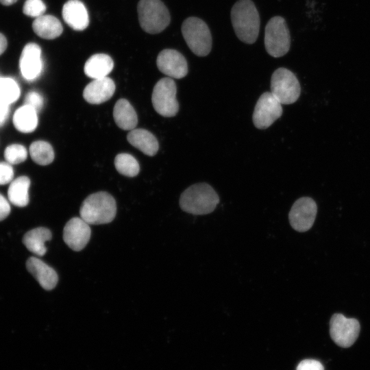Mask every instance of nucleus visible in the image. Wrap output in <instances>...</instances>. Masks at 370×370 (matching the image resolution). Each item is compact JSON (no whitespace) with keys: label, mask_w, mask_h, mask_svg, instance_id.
Returning <instances> with one entry per match:
<instances>
[{"label":"nucleus","mask_w":370,"mask_h":370,"mask_svg":"<svg viewBox=\"0 0 370 370\" xmlns=\"http://www.w3.org/2000/svg\"><path fill=\"white\" fill-rule=\"evenodd\" d=\"M231 21L236 36L241 41L252 44L260 29L258 12L251 0H238L231 10Z\"/></svg>","instance_id":"f257e3e1"},{"label":"nucleus","mask_w":370,"mask_h":370,"mask_svg":"<svg viewBox=\"0 0 370 370\" xmlns=\"http://www.w3.org/2000/svg\"><path fill=\"white\" fill-rule=\"evenodd\" d=\"M219 197L207 183H197L188 187L180 195L181 209L193 214H207L214 211Z\"/></svg>","instance_id":"f03ea898"},{"label":"nucleus","mask_w":370,"mask_h":370,"mask_svg":"<svg viewBox=\"0 0 370 370\" xmlns=\"http://www.w3.org/2000/svg\"><path fill=\"white\" fill-rule=\"evenodd\" d=\"M116 213L114 197L106 192H98L88 196L80 207V217L89 225L110 223Z\"/></svg>","instance_id":"7ed1b4c3"},{"label":"nucleus","mask_w":370,"mask_h":370,"mask_svg":"<svg viewBox=\"0 0 370 370\" xmlns=\"http://www.w3.org/2000/svg\"><path fill=\"white\" fill-rule=\"evenodd\" d=\"M139 24L147 33L162 32L169 25V12L160 0H140L137 5Z\"/></svg>","instance_id":"20e7f679"},{"label":"nucleus","mask_w":370,"mask_h":370,"mask_svg":"<svg viewBox=\"0 0 370 370\" xmlns=\"http://www.w3.org/2000/svg\"><path fill=\"white\" fill-rule=\"evenodd\" d=\"M182 36L193 53L206 56L211 51L212 36L207 24L201 18L191 16L182 25Z\"/></svg>","instance_id":"39448f33"},{"label":"nucleus","mask_w":370,"mask_h":370,"mask_svg":"<svg viewBox=\"0 0 370 370\" xmlns=\"http://www.w3.org/2000/svg\"><path fill=\"white\" fill-rule=\"evenodd\" d=\"M264 46L267 53L274 58L282 57L289 51L291 36L284 18L276 16L268 21L265 27Z\"/></svg>","instance_id":"423d86ee"},{"label":"nucleus","mask_w":370,"mask_h":370,"mask_svg":"<svg viewBox=\"0 0 370 370\" xmlns=\"http://www.w3.org/2000/svg\"><path fill=\"white\" fill-rule=\"evenodd\" d=\"M271 92L282 104H291L300 95V84L292 71L278 68L271 75Z\"/></svg>","instance_id":"0eeeda50"},{"label":"nucleus","mask_w":370,"mask_h":370,"mask_svg":"<svg viewBox=\"0 0 370 370\" xmlns=\"http://www.w3.org/2000/svg\"><path fill=\"white\" fill-rule=\"evenodd\" d=\"M177 86L171 77L160 79L154 86L151 101L155 110L165 117L174 116L179 110Z\"/></svg>","instance_id":"6e6552de"},{"label":"nucleus","mask_w":370,"mask_h":370,"mask_svg":"<svg viewBox=\"0 0 370 370\" xmlns=\"http://www.w3.org/2000/svg\"><path fill=\"white\" fill-rule=\"evenodd\" d=\"M360 323L354 318H347L342 314H333L330 321V334L334 342L340 347L352 346L360 332Z\"/></svg>","instance_id":"1a4fd4ad"},{"label":"nucleus","mask_w":370,"mask_h":370,"mask_svg":"<svg viewBox=\"0 0 370 370\" xmlns=\"http://www.w3.org/2000/svg\"><path fill=\"white\" fill-rule=\"evenodd\" d=\"M282 112V103L271 92H265L256 102L252 116L253 123L258 129H267L281 116Z\"/></svg>","instance_id":"9d476101"},{"label":"nucleus","mask_w":370,"mask_h":370,"mask_svg":"<svg viewBox=\"0 0 370 370\" xmlns=\"http://www.w3.org/2000/svg\"><path fill=\"white\" fill-rule=\"evenodd\" d=\"M317 212V204L312 198L303 197L298 199L288 214L291 227L299 232L309 230L314 222Z\"/></svg>","instance_id":"9b49d317"},{"label":"nucleus","mask_w":370,"mask_h":370,"mask_svg":"<svg viewBox=\"0 0 370 370\" xmlns=\"http://www.w3.org/2000/svg\"><path fill=\"white\" fill-rule=\"evenodd\" d=\"M158 69L171 78L181 79L188 73V64L184 56L172 49L160 51L156 59Z\"/></svg>","instance_id":"f8f14e48"},{"label":"nucleus","mask_w":370,"mask_h":370,"mask_svg":"<svg viewBox=\"0 0 370 370\" xmlns=\"http://www.w3.org/2000/svg\"><path fill=\"white\" fill-rule=\"evenodd\" d=\"M90 225L81 217H73L65 225L63 239L65 243L75 251H81L90 240Z\"/></svg>","instance_id":"ddd939ff"},{"label":"nucleus","mask_w":370,"mask_h":370,"mask_svg":"<svg viewBox=\"0 0 370 370\" xmlns=\"http://www.w3.org/2000/svg\"><path fill=\"white\" fill-rule=\"evenodd\" d=\"M41 55V49L36 43L29 42L24 47L19 60V66L26 80H34L41 74L43 67Z\"/></svg>","instance_id":"4468645a"},{"label":"nucleus","mask_w":370,"mask_h":370,"mask_svg":"<svg viewBox=\"0 0 370 370\" xmlns=\"http://www.w3.org/2000/svg\"><path fill=\"white\" fill-rule=\"evenodd\" d=\"M114 81L108 77L95 79L86 86L84 99L91 104H100L109 100L115 91Z\"/></svg>","instance_id":"2eb2a0df"},{"label":"nucleus","mask_w":370,"mask_h":370,"mask_svg":"<svg viewBox=\"0 0 370 370\" xmlns=\"http://www.w3.org/2000/svg\"><path fill=\"white\" fill-rule=\"evenodd\" d=\"M62 14L65 23L74 30L82 31L88 26L87 9L79 0L66 1L62 7Z\"/></svg>","instance_id":"dca6fc26"},{"label":"nucleus","mask_w":370,"mask_h":370,"mask_svg":"<svg viewBox=\"0 0 370 370\" xmlns=\"http://www.w3.org/2000/svg\"><path fill=\"white\" fill-rule=\"evenodd\" d=\"M26 267L44 289L49 291L56 286L58 281L57 273L39 258L30 257L27 260Z\"/></svg>","instance_id":"f3484780"},{"label":"nucleus","mask_w":370,"mask_h":370,"mask_svg":"<svg viewBox=\"0 0 370 370\" xmlns=\"http://www.w3.org/2000/svg\"><path fill=\"white\" fill-rule=\"evenodd\" d=\"M128 142L145 155L153 156L159 149L155 136L145 129H134L127 136Z\"/></svg>","instance_id":"a211bd4d"},{"label":"nucleus","mask_w":370,"mask_h":370,"mask_svg":"<svg viewBox=\"0 0 370 370\" xmlns=\"http://www.w3.org/2000/svg\"><path fill=\"white\" fill-rule=\"evenodd\" d=\"M114 68V62L108 54L96 53L90 56L84 67V73L93 79L107 77Z\"/></svg>","instance_id":"6ab92c4d"},{"label":"nucleus","mask_w":370,"mask_h":370,"mask_svg":"<svg viewBox=\"0 0 370 370\" xmlns=\"http://www.w3.org/2000/svg\"><path fill=\"white\" fill-rule=\"evenodd\" d=\"M34 33L39 37L52 40L60 36L63 31L61 22L52 15H42L35 18L32 23Z\"/></svg>","instance_id":"aec40b11"},{"label":"nucleus","mask_w":370,"mask_h":370,"mask_svg":"<svg viewBox=\"0 0 370 370\" xmlns=\"http://www.w3.org/2000/svg\"><path fill=\"white\" fill-rule=\"evenodd\" d=\"M113 117L116 125L124 130H132L138 123L136 112L125 99L116 101L113 110Z\"/></svg>","instance_id":"412c9836"},{"label":"nucleus","mask_w":370,"mask_h":370,"mask_svg":"<svg viewBox=\"0 0 370 370\" xmlns=\"http://www.w3.org/2000/svg\"><path fill=\"white\" fill-rule=\"evenodd\" d=\"M51 232L46 227H36L27 232L23 236V243L29 251L42 256L47 251L45 242L51 240Z\"/></svg>","instance_id":"4be33fe9"},{"label":"nucleus","mask_w":370,"mask_h":370,"mask_svg":"<svg viewBox=\"0 0 370 370\" xmlns=\"http://www.w3.org/2000/svg\"><path fill=\"white\" fill-rule=\"evenodd\" d=\"M30 180L26 176H21L10 184L8 190L9 201L18 207L26 206L29 203V188Z\"/></svg>","instance_id":"5701e85b"},{"label":"nucleus","mask_w":370,"mask_h":370,"mask_svg":"<svg viewBox=\"0 0 370 370\" xmlns=\"http://www.w3.org/2000/svg\"><path fill=\"white\" fill-rule=\"evenodd\" d=\"M13 123L15 127L21 132H32L38 125L37 111L25 104L15 112Z\"/></svg>","instance_id":"b1692460"},{"label":"nucleus","mask_w":370,"mask_h":370,"mask_svg":"<svg viewBox=\"0 0 370 370\" xmlns=\"http://www.w3.org/2000/svg\"><path fill=\"white\" fill-rule=\"evenodd\" d=\"M29 152L32 160L40 165L49 164L53 161L55 156L52 146L43 140L32 143Z\"/></svg>","instance_id":"393cba45"},{"label":"nucleus","mask_w":370,"mask_h":370,"mask_svg":"<svg viewBox=\"0 0 370 370\" xmlns=\"http://www.w3.org/2000/svg\"><path fill=\"white\" fill-rule=\"evenodd\" d=\"M116 171L127 177H134L140 171V166L136 159L131 154L122 153L116 155L114 159Z\"/></svg>","instance_id":"a878e982"},{"label":"nucleus","mask_w":370,"mask_h":370,"mask_svg":"<svg viewBox=\"0 0 370 370\" xmlns=\"http://www.w3.org/2000/svg\"><path fill=\"white\" fill-rule=\"evenodd\" d=\"M19 96V86L13 79L0 77V101L9 105L16 101Z\"/></svg>","instance_id":"bb28decb"},{"label":"nucleus","mask_w":370,"mask_h":370,"mask_svg":"<svg viewBox=\"0 0 370 370\" xmlns=\"http://www.w3.org/2000/svg\"><path fill=\"white\" fill-rule=\"evenodd\" d=\"M27 156L25 147L21 145L13 144L6 147L4 157L9 164H16L25 161Z\"/></svg>","instance_id":"cd10ccee"},{"label":"nucleus","mask_w":370,"mask_h":370,"mask_svg":"<svg viewBox=\"0 0 370 370\" xmlns=\"http://www.w3.org/2000/svg\"><path fill=\"white\" fill-rule=\"evenodd\" d=\"M46 5L42 0H26L23 7V12L31 17L37 18L44 14Z\"/></svg>","instance_id":"c85d7f7f"},{"label":"nucleus","mask_w":370,"mask_h":370,"mask_svg":"<svg viewBox=\"0 0 370 370\" xmlns=\"http://www.w3.org/2000/svg\"><path fill=\"white\" fill-rule=\"evenodd\" d=\"M25 103L38 112L42 108L44 100L40 94L36 91H31L26 95Z\"/></svg>","instance_id":"c756f323"},{"label":"nucleus","mask_w":370,"mask_h":370,"mask_svg":"<svg viewBox=\"0 0 370 370\" xmlns=\"http://www.w3.org/2000/svg\"><path fill=\"white\" fill-rule=\"evenodd\" d=\"M14 176V171L10 164L0 163V185L6 184L12 181Z\"/></svg>","instance_id":"7c9ffc66"},{"label":"nucleus","mask_w":370,"mask_h":370,"mask_svg":"<svg viewBox=\"0 0 370 370\" xmlns=\"http://www.w3.org/2000/svg\"><path fill=\"white\" fill-rule=\"evenodd\" d=\"M296 370H324V367L318 360L305 359L299 363Z\"/></svg>","instance_id":"2f4dec72"},{"label":"nucleus","mask_w":370,"mask_h":370,"mask_svg":"<svg viewBox=\"0 0 370 370\" xmlns=\"http://www.w3.org/2000/svg\"><path fill=\"white\" fill-rule=\"evenodd\" d=\"M10 212V206L8 200L0 194V221L5 219Z\"/></svg>","instance_id":"473e14b6"},{"label":"nucleus","mask_w":370,"mask_h":370,"mask_svg":"<svg viewBox=\"0 0 370 370\" xmlns=\"http://www.w3.org/2000/svg\"><path fill=\"white\" fill-rule=\"evenodd\" d=\"M9 114V105L0 101V125L7 119Z\"/></svg>","instance_id":"72a5a7b5"},{"label":"nucleus","mask_w":370,"mask_h":370,"mask_svg":"<svg viewBox=\"0 0 370 370\" xmlns=\"http://www.w3.org/2000/svg\"><path fill=\"white\" fill-rule=\"evenodd\" d=\"M8 42L5 36L0 33V56L5 51Z\"/></svg>","instance_id":"f704fd0d"},{"label":"nucleus","mask_w":370,"mask_h":370,"mask_svg":"<svg viewBox=\"0 0 370 370\" xmlns=\"http://www.w3.org/2000/svg\"><path fill=\"white\" fill-rule=\"evenodd\" d=\"M17 0H0V3L3 5H11L16 3Z\"/></svg>","instance_id":"c9c22d12"}]
</instances>
